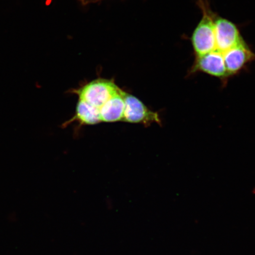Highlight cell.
<instances>
[{"mask_svg": "<svg viewBox=\"0 0 255 255\" xmlns=\"http://www.w3.org/2000/svg\"><path fill=\"white\" fill-rule=\"evenodd\" d=\"M74 121H78L81 125H95L102 123L100 110L86 102L79 100L76 106L74 117L63 124L66 127Z\"/></svg>", "mask_w": 255, "mask_h": 255, "instance_id": "8", "label": "cell"}, {"mask_svg": "<svg viewBox=\"0 0 255 255\" xmlns=\"http://www.w3.org/2000/svg\"><path fill=\"white\" fill-rule=\"evenodd\" d=\"M215 34L216 50L222 53L244 39L237 24L218 13L215 19Z\"/></svg>", "mask_w": 255, "mask_h": 255, "instance_id": "6", "label": "cell"}, {"mask_svg": "<svg viewBox=\"0 0 255 255\" xmlns=\"http://www.w3.org/2000/svg\"><path fill=\"white\" fill-rule=\"evenodd\" d=\"M223 54L229 79L246 71L255 61V53L245 39Z\"/></svg>", "mask_w": 255, "mask_h": 255, "instance_id": "5", "label": "cell"}, {"mask_svg": "<svg viewBox=\"0 0 255 255\" xmlns=\"http://www.w3.org/2000/svg\"><path fill=\"white\" fill-rule=\"evenodd\" d=\"M79 1L81 2L83 5H86L90 4V3L101 1V0H79Z\"/></svg>", "mask_w": 255, "mask_h": 255, "instance_id": "9", "label": "cell"}, {"mask_svg": "<svg viewBox=\"0 0 255 255\" xmlns=\"http://www.w3.org/2000/svg\"><path fill=\"white\" fill-rule=\"evenodd\" d=\"M120 89L113 79L98 78L72 92L78 96L79 100L100 110L110 98L119 93Z\"/></svg>", "mask_w": 255, "mask_h": 255, "instance_id": "2", "label": "cell"}, {"mask_svg": "<svg viewBox=\"0 0 255 255\" xmlns=\"http://www.w3.org/2000/svg\"><path fill=\"white\" fill-rule=\"evenodd\" d=\"M125 102L123 121L133 124H141L145 127H149L156 123L161 126L162 121L157 112H154L132 95L127 93L122 89L121 91Z\"/></svg>", "mask_w": 255, "mask_h": 255, "instance_id": "4", "label": "cell"}, {"mask_svg": "<svg viewBox=\"0 0 255 255\" xmlns=\"http://www.w3.org/2000/svg\"><path fill=\"white\" fill-rule=\"evenodd\" d=\"M199 73L219 79L223 86L227 85L229 80L223 54L216 49L205 55L195 56L187 76L190 77Z\"/></svg>", "mask_w": 255, "mask_h": 255, "instance_id": "3", "label": "cell"}, {"mask_svg": "<svg viewBox=\"0 0 255 255\" xmlns=\"http://www.w3.org/2000/svg\"><path fill=\"white\" fill-rule=\"evenodd\" d=\"M202 17L189 37L194 56L205 55L216 49L215 19L217 12L213 10L209 0H197Z\"/></svg>", "mask_w": 255, "mask_h": 255, "instance_id": "1", "label": "cell"}, {"mask_svg": "<svg viewBox=\"0 0 255 255\" xmlns=\"http://www.w3.org/2000/svg\"><path fill=\"white\" fill-rule=\"evenodd\" d=\"M121 91V89L119 93L113 96L100 108L102 122L115 123L123 120L125 102Z\"/></svg>", "mask_w": 255, "mask_h": 255, "instance_id": "7", "label": "cell"}]
</instances>
